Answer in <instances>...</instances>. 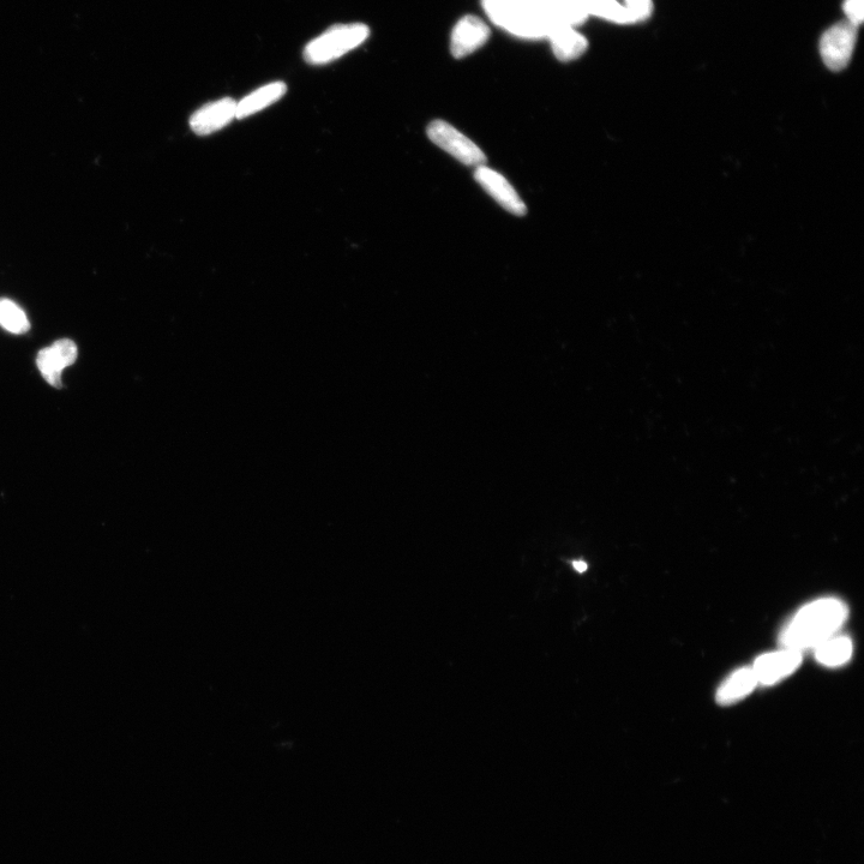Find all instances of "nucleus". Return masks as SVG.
Segmentation results:
<instances>
[{"instance_id": "12", "label": "nucleus", "mask_w": 864, "mask_h": 864, "mask_svg": "<svg viewBox=\"0 0 864 864\" xmlns=\"http://www.w3.org/2000/svg\"><path fill=\"white\" fill-rule=\"evenodd\" d=\"M539 3L545 17L554 28L561 26L575 28L590 17L574 0H539Z\"/></svg>"}, {"instance_id": "3", "label": "nucleus", "mask_w": 864, "mask_h": 864, "mask_svg": "<svg viewBox=\"0 0 864 864\" xmlns=\"http://www.w3.org/2000/svg\"><path fill=\"white\" fill-rule=\"evenodd\" d=\"M369 35L370 29L363 23L339 24L312 40L305 47L304 58L312 65L328 64L362 45Z\"/></svg>"}, {"instance_id": "4", "label": "nucleus", "mask_w": 864, "mask_h": 864, "mask_svg": "<svg viewBox=\"0 0 864 864\" xmlns=\"http://www.w3.org/2000/svg\"><path fill=\"white\" fill-rule=\"evenodd\" d=\"M426 134L432 143L454 156L461 164L476 167L485 165L486 156L483 150L444 120H434L430 123Z\"/></svg>"}, {"instance_id": "6", "label": "nucleus", "mask_w": 864, "mask_h": 864, "mask_svg": "<svg viewBox=\"0 0 864 864\" xmlns=\"http://www.w3.org/2000/svg\"><path fill=\"white\" fill-rule=\"evenodd\" d=\"M78 348L74 341L64 338L42 348L38 354V368L42 377L51 386L62 387L63 372L75 364Z\"/></svg>"}, {"instance_id": "19", "label": "nucleus", "mask_w": 864, "mask_h": 864, "mask_svg": "<svg viewBox=\"0 0 864 864\" xmlns=\"http://www.w3.org/2000/svg\"><path fill=\"white\" fill-rule=\"evenodd\" d=\"M843 9L846 20L860 27L864 18L863 0H845Z\"/></svg>"}, {"instance_id": "20", "label": "nucleus", "mask_w": 864, "mask_h": 864, "mask_svg": "<svg viewBox=\"0 0 864 864\" xmlns=\"http://www.w3.org/2000/svg\"><path fill=\"white\" fill-rule=\"evenodd\" d=\"M573 568L579 574H584L587 570V563L585 561H582V560L573 561Z\"/></svg>"}, {"instance_id": "5", "label": "nucleus", "mask_w": 864, "mask_h": 864, "mask_svg": "<svg viewBox=\"0 0 864 864\" xmlns=\"http://www.w3.org/2000/svg\"><path fill=\"white\" fill-rule=\"evenodd\" d=\"M858 28L848 20L834 24L820 39V54L828 69L844 70L854 54Z\"/></svg>"}, {"instance_id": "7", "label": "nucleus", "mask_w": 864, "mask_h": 864, "mask_svg": "<svg viewBox=\"0 0 864 864\" xmlns=\"http://www.w3.org/2000/svg\"><path fill=\"white\" fill-rule=\"evenodd\" d=\"M474 179L488 192V195L494 198L510 214L522 216L527 213L524 201L521 200L518 192L515 191L512 184L501 173L483 165L477 167L476 171H474Z\"/></svg>"}, {"instance_id": "2", "label": "nucleus", "mask_w": 864, "mask_h": 864, "mask_svg": "<svg viewBox=\"0 0 864 864\" xmlns=\"http://www.w3.org/2000/svg\"><path fill=\"white\" fill-rule=\"evenodd\" d=\"M483 6L496 26L518 38H548L554 29L539 0H483Z\"/></svg>"}, {"instance_id": "10", "label": "nucleus", "mask_w": 864, "mask_h": 864, "mask_svg": "<svg viewBox=\"0 0 864 864\" xmlns=\"http://www.w3.org/2000/svg\"><path fill=\"white\" fill-rule=\"evenodd\" d=\"M237 113V102L231 98L221 99L203 106L192 114L190 128L197 135H209L225 128Z\"/></svg>"}, {"instance_id": "18", "label": "nucleus", "mask_w": 864, "mask_h": 864, "mask_svg": "<svg viewBox=\"0 0 864 864\" xmlns=\"http://www.w3.org/2000/svg\"><path fill=\"white\" fill-rule=\"evenodd\" d=\"M627 8L633 12L636 20L644 22L650 18L653 12L652 0H624Z\"/></svg>"}, {"instance_id": "13", "label": "nucleus", "mask_w": 864, "mask_h": 864, "mask_svg": "<svg viewBox=\"0 0 864 864\" xmlns=\"http://www.w3.org/2000/svg\"><path fill=\"white\" fill-rule=\"evenodd\" d=\"M286 92V84L282 82L269 83L267 86L258 88L255 92L245 96L242 101L237 102L236 118L244 119L264 110V108L280 100Z\"/></svg>"}, {"instance_id": "1", "label": "nucleus", "mask_w": 864, "mask_h": 864, "mask_svg": "<svg viewBox=\"0 0 864 864\" xmlns=\"http://www.w3.org/2000/svg\"><path fill=\"white\" fill-rule=\"evenodd\" d=\"M848 618V608L834 598L815 600L797 612L780 633V642L790 650L818 647L836 635Z\"/></svg>"}, {"instance_id": "11", "label": "nucleus", "mask_w": 864, "mask_h": 864, "mask_svg": "<svg viewBox=\"0 0 864 864\" xmlns=\"http://www.w3.org/2000/svg\"><path fill=\"white\" fill-rule=\"evenodd\" d=\"M550 40L552 52L561 62H572L587 51L588 41L574 27L561 26L551 30Z\"/></svg>"}, {"instance_id": "16", "label": "nucleus", "mask_w": 864, "mask_h": 864, "mask_svg": "<svg viewBox=\"0 0 864 864\" xmlns=\"http://www.w3.org/2000/svg\"><path fill=\"white\" fill-rule=\"evenodd\" d=\"M852 651H854V646H852V641L848 636L833 635L832 638L815 647V658L820 664L834 668V666L848 663Z\"/></svg>"}, {"instance_id": "14", "label": "nucleus", "mask_w": 864, "mask_h": 864, "mask_svg": "<svg viewBox=\"0 0 864 864\" xmlns=\"http://www.w3.org/2000/svg\"><path fill=\"white\" fill-rule=\"evenodd\" d=\"M758 684L753 669L743 668L737 670L718 689V704H734V702L746 698Z\"/></svg>"}, {"instance_id": "15", "label": "nucleus", "mask_w": 864, "mask_h": 864, "mask_svg": "<svg viewBox=\"0 0 864 864\" xmlns=\"http://www.w3.org/2000/svg\"><path fill=\"white\" fill-rule=\"evenodd\" d=\"M588 16H597L617 24L638 23L633 12L618 0H574Z\"/></svg>"}, {"instance_id": "8", "label": "nucleus", "mask_w": 864, "mask_h": 864, "mask_svg": "<svg viewBox=\"0 0 864 864\" xmlns=\"http://www.w3.org/2000/svg\"><path fill=\"white\" fill-rule=\"evenodd\" d=\"M802 663L800 651L785 648L783 651L766 653L755 660L753 671L758 683L764 686L784 680Z\"/></svg>"}, {"instance_id": "9", "label": "nucleus", "mask_w": 864, "mask_h": 864, "mask_svg": "<svg viewBox=\"0 0 864 864\" xmlns=\"http://www.w3.org/2000/svg\"><path fill=\"white\" fill-rule=\"evenodd\" d=\"M490 29L479 17L468 15L455 24L450 38V52L461 59L479 50L489 40Z\"/></svg>"}, {"instance_id": "17", "label": "nucleus", "mask_w": 864, "mask_h": 864, "mask_svg": "<svg viewBox=\"0 0 864 864\" xmlns=\"http://www.w3.org/2000/svg\"><path fill=\"white\" fill-rule=\"evenodd\" d=\"M0 326L15 335L26 334L30 329L29 318L20 305L10 298L0 299Z\"/></svg>"}]
</instances>
